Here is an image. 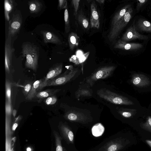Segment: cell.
I'll list each match as a JSON object with an SVG mask.
<instances>
[{"label": "cell", "mask_w": 151, "mask_h": 151, "mask_svg": "<svg viewBox=\"0 0 151 151\" xmlns=\"http://www.w3.org/2000/svg\"><path fill=\"white\" fill-rule=\"evenodd\" d=\"M128 142L126 138L116 134L107 138L88 151H119L124 149Z\"/></svg>", "instance_id": "1"}, {"label": "cell", "mask_w": 151, "mask_h": 151, "mask_svg": "<svg viewBox=\"0 0 151 151\" xmlns=\"http://www.w3.org/2000/svg\"><path fill=\"white\" fill-rule=\"evenodd\" d=\"M22 53L23 57L26 58L25 66L27 68L36 71L38 67L39 55L37 47L29 42L23 44Z\"/></svg>", "instance_id": "2"}, {"label": "cell", "mask_w": 151, "mask_h": 151, "mask_svg": "<svg viewBox=\"0 0 151 151\" xmlns=\"http://www.w3.org/2000/svg\"><path fill=\"white\" fill-rule=\"evenodd\" d=\"M59 134L69 147L70 151H78L75 145V140L78 130L77 127H71L66 123L60 122L58 125Z\"/></svg>", "instance_id": "3"}, {"label": "cell", "mask_w": 151, "mask_h": 151, "mask_svg": "<svg viewBox=\"0 0 151 151\" xmlns=\"http://www.w3.org/2000/svg\"><path fill=\"white\" fill-rule=\"evenodd\" d=\"M97 94L101 98L114 104L127 105L134 104L128 98L107 89H101L98 91Z\"/></svg>", "instance_id": "4"}, {"label": "cell", "mask_w": 151, "mask_h": 151, "mask_svg": "<svg viewBox=\"0 0 151 151\" xmlns=\"http://www.w3.org/2000/svg\"><path fill=\"white\" fill-rule=\"evenodd\" d=\"M133 12L132 8L131 6L128 9L122 18L110 29L108 37L110 42L113 41L117 38L122 30L130 21L132 17Z\"/></svg>", "instance_id": "5"}, {"label": "cell", "mask_w": 151, "mask_h": 151, "mask_svg": "<svg viewBox=\"0 0 151 151\" xmlns=\"http://www.w3.org/2000/svg\"><path fill=\"white\" fill-rule=\"evenodd\" d=\"M78 71L77 69H74L70 66L69 68L63 74L59 75L48 81L45 86H58L65 84L72 79Z\"/></svg>", "instance_id": "6"}, {"label": "cell", "mask_w": 151, "mask_h": 151, "mask_svg": "<svg viewBox=\"0 0 151 151\" xmlns=\"http://www.w3.org/2000/svg\"><path fill=\"white\" fill-rule=\"evenodd\" d=\"M22 19L19 13L13 14L12 19L9 21L7 37H12L19 31L22 24Z\"/></svg>", "instance_id": "7"}, {"label": "cell", "mask_w": 151, "mask_h": 151, "mask_svg": "<svg viewBox=\"0 0 151 151\" xmlns=\"http://www.w3.org/2000/svg\"><path fill=\"white\" fill-rule=\"evenodd\" d=\"M114 66H106L102 67L95 72L87 80L91 85L98 80L105 78L109 76L114 70Z\"/></svg>", "instance_id": "8"}, {"label": "cell", "mask_w": 151, "mask_h": 151, "mask_svg": "<svg viewBox=\"0 0 151 151\" xmlns=\"http://www.w3.org/2000/svg\"><path fill=\"white\" fill-rule=\"evenodd\" d=\"M148 38L147 36L139 34L134 24L133 23L127 29L121 40L124 42H127L137 39L146 40Z\"/></svg>", "instance_id": "9"}, {"label": "cell", "mask_w": 151, "mask_h": 151, "mask_svg": "<svg viewBox=\"0 0 151 151\" xmlns=\"http://www.w3.org/2000/svg\"><path fill=\"white\" fill-rule=\"evenodd\" d=\"M11 39L12 38L7 37L5 45V67L8 73L10 72L13 53L15 50L11 45Z\"/></svg>", "instance_id": "10"}, {"label": "cell", "mask_w": 151, "mask_h": 151, "mask_svg": "<svg viewBox=\"0 0 151 151\" xmlns=\"http://www.w3.org/2000/svg\"><path fill=\"white\" fill-rule=\"evenodd\" d=\"M63 64L62 63H57L54 65L49 70L46 76L43 79L42 84V88L45 87L47 82L59 75L62 70Z\"/></svg>", "instance_id": "11"}, {"label": "cell", "mask_w": 151, "mask_h": 151, "mask_svg": "<svg viewBox=\"0 0 151 151\" xmlns=\"http://www.w3.org/2000/svg\"><path fill=\"white\" fill-rule=\"evenodd\" d=\"M131 82L134 86L139 87L149 86L151 82L150 79L145 75L141 74H134L132 76Z\"/></svg>", "instance_id": "12"}, {"label": "cell", "mask_w": 151, "mask_h": 151, "mask_svg": "<svg viewBox=\"0 0 151 151\" xmlns=\"http://www.w3.org/2000/svg\"><path fill=\"white\" fill-rule=\"evenodd\" d=\"M65 117L70 122L79 123L83 125H87L89 123L91 122L92 120L83 115L73 112L67 114Z\"/></svg>", "instance_id": "13"}, {"label": "cell", "mask_w": 151, "mask_h": 151, "mask_svg": "<svg viewBox=\"0 0 151 151\" xmlns=\"http://www.w3.org/2000/svg\"><path fill=\"white\" fill-rule=\"evenodd\" d=\"M142 47V45L140 43H127L119 40L115 44L114 48L125 50H134L139 49Z\"/></svg>", "instance_id": "14"}, {"label": "cell", "mask_w": 151, "mask_h": 151, "mask_svg": "<svg viewBox=\"0 0 151 151\" xmlns=\"http://www.w3.org/2000/svg\"><path fill=\"white\" fill-rule=\"evenodd\" d=\"M90 24L91 28L99 29L100 27L99 16L97 11V6L95 1L91 4Z\"/></svg>", "instance_id": "15"}, {"label": "cell", "mask_w": 151, "mask_h": 151, "mask_svg": "<svg viewBox=\"0 0 151 151\" xmlns=\"http://www.w3.org/2000/svg\"><path fill=\"white\" fill-rule=\"evenodd\" d=\"M41 33L45 43H52L59 45L62 44L60 39L53 33L47 31H43Z\"/></svg>", "instance_id": "16"}, {"label": "cell", "mask_w": 151, "mask_h": 151, "mask_svg": "<svg viewBox=\"0 0 151 151\" xmlns=\"http://www.w3.org/2000/svg\"><path fill=\"white\" fill-rule=\"evenodd\" d=\"M43 79L35 81L33 83L32 88L28 95L26 97L27 99L31 100L35 97L37 94L42 89V84Z\"/></svg>", "instance_id": "17"}, {"label": "cell", "mask_w": 151, "mask_h": 151, "mask_svg": "<svg viewBox=\"0 0 151 151\" xmlns=\"http://www.w3.org/2000/svg\"><path fill=\"white\" fill-rule=\"evenodd\" d=\"M131 6L130 4H127L123 6L115 14L111 22L110 29H112L122 18L128 9Z\"/></svg>", "instance_id": "18"}, {"label": "cell", "mask_w": 151, "mask_h": 151, "mask_svg": "<svg viewBox=\"0 0 151 151\" xmlns=\"http://www.w3.org/2000/svg\"><path fill=\"white\" fill-rule=\"evenodd\" d=\"M135 27L137 30L151 32V23L145 19H139Z\"/></svg>", "instance_id": "19"}, {"label": "cell", "mask_w": 151, "mask_h": 151, "mask_svg": "<svg viewBox=\"0 0 151 151\" xmlns=\"http://www.w3.org/2000/svg\"><path fill=\"white\" fill-rule=\"evenodd\" d=\"M79 41L80 37L77 33L73 32H70L68 36V42L70 49L73 50L75 48L77 47Z\"/></svg>", "instance_id": "20"}, {"label": "cell", "mask_w": 151, "mask_h": 151, "mask_svg": "<svg viewBox=\"0 0 151 151\" xmlns=\"http://www.w3.org/2000/svg\"><path fill=\"white\" fill-rule=\"evenodd\" d=\"M60 90V89H47L40 91L37 94L35 97L39 99L40 101L50 96L54 95Z\"/></svg>", "instance_id": "21"}, {"label": "cell", "mask_w": 151, "mask_h": 151, "mask_svg": "<svg viewBox=\"0 0 151 151\" xmlns=\"http://www.w3.org/2000/svg\"><path fill=\"white\" fill-rule=\"evenodd\" d=\"M30 12L31 13H37L41 11L42 4L37 0H32L28 2Z\"/></svg>", "instance_id": "22"}, {"label": "cell", "mask_w": 151, "mask_h": 151, "mask_svg": "<svg viewBox=\"0 0 151 151\" xmlns=\"http://www.w3.org/2000/svg\"><path fill=\"white\" fill-rule=\"evenodd\" d=\"M53 133L55 140L56 151H68L65 147L63 146V139L59 133L54 130Z\"/></svg>", "instance_id": "23"}, {"label": "cell", "mask_w": 151, "mask_h": 151, "mask_svg": "<svg viewBox=\"0 0 151 151\" xmlns=\"http://www.w3.org/2000/svg\"><path fill=\"white\" fill-rule=\"evenodd\" d=\"M78 20L79 24L83 28L86 29H88L89 28V20L81 9L78 15Z\"/></svg>", "instance_id": "24"}, {"label": "cell", "mask_w": 151, "mask_h": 151, "mask_svg": "<svg viewBox=\"0 0 151 151\" xmlns=\"http://www.w3.org/2000/svg\"><path fill=\"white\" fill-rule=\"evenodd\" d=\"M12 1L10 0H5L4 1L5 17L6 20L8 21L9 20V14L12 12L14 7Z\"/></svg>", "instance_id": "25"}, {"label": "cell", "mask_w": 151, "mask_h": 151, "mask_svg": "<svg viewBox=\"0 0 151 151\" xmlns=\"http://www.w3.org/2000/svg\"><path fill=\"white\" fill-rule=\"evenodd\" d=\"M89 53L90 52H88L78 58L76 57L75 55H73L69 58V61L76 65L80 64L84 62L87 60Z\"/></svg>", "instance_id": "26"}, {"label": "cell", "mask_w": 151, "mask_h": 151, "mask_svg": "<svg viewBox=\"0 0 151 151\" xmlns=\"http://www.w3.org/2000/svg\"><path fill=\"white\" fill-rule=\"evenodd\" d=\"M11 82L9 81L6 80L5 83L6 102L10 104H12L11 99Z\"/></svg>", "instance_id": "27"}, {"label": "cell", "mask_w": 151, "mask_h": 151, "mask_svg": "<svg viewBox=\"0 0 151 151\" xmlns=\"http://www.w3.org/2000/svg\"><path fill=\"white\" fill-rule=\"evenodd\" d=\"M64 19L65 21V31L66 33H68L70 31V29L68 6H66L65 9L64 11Z\"/></svg>", "instance_id": "28"}, {"label": "cell", "mask_w": 151, "mask_h": 151, "mask_svg": "<svg viewBox=\"0 0 151 151\" xmlns=\"http://www.w3.org/2000/svg\"><path fill=\"white\" fill-rule=\"evenodd\" d=\"M122 110L119 112L122 116L126 118H129L133 116L137 112V110L135 109H125Z\"/></svg>", "instance_id": "29"}, {"label": "cell", "mask_w": 151, "mask_h": 151, "mask_svg": "<svg viewBox=\"0 0 151 151\" xmlns=\"http://www.w3.org/2000/svg\"><path fill=\"white\" fill-rule=\"evenodd\" d=\"M142 128L151 133V116H149L146 121L140 124Z\"/></svg>", "instance_id": "30"}, {"label": "cell", "mask_w": 151, "mask_h": 151, "mask_svg": "<svg viewBox=\"0 0 151 151\" xmlns=\"http://www.w3.org/2000/svg\"><path fill=\"white\" fill-rule=\"evenodd\" d=\"M57 101L56 97L53 95L46 98L45 100V102L47 105H52L55 104Z\"/></svg>", "instance_id": "31"}, {"label": "cell", "mask_w": 151, "mask_h": 151, "mask_svg": "<svg viewBox=\"0 0 151 151\" xmlns=\"http://www.w3.org/2000/svg\"><path fill=\"white\" fill-rule=\"evenodd\" d=\"M33 83L32 82H29L26 84L23 88V92L24 96L26 97L28 95L32 88Z\"/></svg>", "instance_id": "32"}, {"label": "cell", "mask_w": 151, "mask_h": 151, "mask_svg": "<svg viewBox=\"0 0 151 151\" xmlns=\"http://www.w3.org/2000/svg\"><path fill=\"white\" fill-rule=\"evenodd\" d=\"M80 0H73L71 3L74 8V15L76 16L78 13V10Z\"/></svg>", "instance_id": "33"}, {"label": "cell", "mask_w": 151, "mask_h": 151, "mask_svg": "<svg viewBox=\"0 0 151 151\" xmlns=\"http://www.w3.org/2000/svg\"><path fill=\"white\" fill-rule=\"evenodd\" d=\"M12 104H10L6 102L5 112L6 116H10L12 114Z\"/></svg>", "instance_id": "34"}, {"label": "cell", "mask_w": 151, "mask_h": 151, "mask_svg": "<svg viewBox=\"0 0 151 151\" xmlns=\"http://www.w3.org/2000/svg\"><path fill=\"white\" fill-rule=\"evenodd\" d=\"M58 7L61 10L65 9L67 6V2L66 0H59Z\"/></svg>", "instance_id": "35"}, {"label": "cell", "mask_w": 151, "mask_h": 151, "mask_svg": "<svg viewBox=\"0 0 151 151\" xmlns=\"http://www.w3.org/2000/svg\"><path fill=\"white\" fill-rule=\"evenodd\" d=\"M78 96H90L91 93L90 91L87 90L83 89L80 90L78 92Z\"/></svg>", "instance_id": "36"}, {"label": "cell", "mask_w": 151, "mask_h": 151, "mask_svg": "<svg viewBox=\"0 0 151 151\" xmlns=\"http://www.w3.org/2000/svg\"><path fill=\"white\" fill-rule=\"evenodd\" d=\"M147 0H138L136 7L137 10L139 9L147 2Z\"/></svg>", "instance_id": "37"}, {"label": "cell", "mask_w": 151, "mask_h": 151, "mask_svg": "<svg viewBox=\"0 0 151 151\" xmlns=\"http://www.w3.org/2000/svg\"><path fill=\"white\" fill-rule=\"evenodd\" d=\"M18 125V123L17 122H15L13 124L12 127V129L13 131H15Z\"/></svg>", "instance_id": "38"}, {"label": "cell", "mask_w": 151, "mask_h": 151, "mask_svg": "<svg viewBox=\"0 0 151 151\" xmlns=\"http://www.w3.org/2000/svg\"><path fill=\"white\" fill-rule=\"evenodd\" d=\"M17 113V111L16 110L14 109L12 111V114L13 115V116L14 117H15V116L16 115Z\"/></svg>", "instance_id": "39"}, {"label": "cell", "mask_w": 151, "mask_h": 151, "mask_svg": "<svg viewBox=\"0 0 151 151\" xmlns=\"http://www.w3.org/2000/svg\"><path fill=\"white\" fill-rule=\"evenodd\" d=\"M96 1L98 3L101 4H104L105 1L104 0H96Z\"/></svg>", "instance_id": "40"}, {"label": "cell", "mask_w": 151, "mask_h": 151, "mask_svg": "<svg viewBox=\"0 0 151 151\" xmlns=\"http://www.w3.org/2000/svg\"><path fill=\"white\" fill-rule=\"evenodd\" d=\"M147 143L151 147V140H146Z\"/></svg>", "instance_id": "41"}, {"label": "cell", "mask_w": 151, "mask_h": 151, "mask_svg": "<svg viewBox=\"0 0 151 151\" xmlns=\"http://www.w3.org/2000/svg\"><path fill=\"white\" fill-rule=\"evenodd\" d=\"M27 151H31V148L29 147H28L27 149Z\"/></svg>", "instance_id": "42"}]
</instances>
